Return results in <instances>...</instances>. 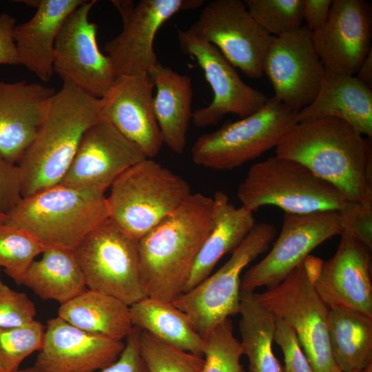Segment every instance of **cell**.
Listing matches in <instances>:
<instances>
[{
	"instance_id": "1",
	"label": "cell",
	"mask_w": 372,
	"mask_h": 372,
	"mask_svg": "<svg viewBox=\"0 0 372 372\" xmlns=\"http://www.w3.org/2000/svg\"><path fill=\"white\" fill-rule=\"evenodd\" d=\"M214 199L191 194L138 241L140 273L146 296L172 302L187 278L214 225Z\"/></svg>"
},
{
	"instance_id": "2",
	"label": "cell",
	"mask_w": 372,
	"mask_h": 372,
	"mask_svg": "<svg viewBox=\"0 0 372 372\" xmlns=\"http://www.w3.org/2000/svg\"><path fill=\"white\" fill-rule=\"evenodd\" d=\"M371 142L331 117L298 123L276 147L335 187L350 201H372Z\"/></svg>"
},
{
	"instance_id": "3",
	"label": "cell",
	"mask_w": 372,
	"mask_h": 372,
	"mask_svg": "<svg viewBox=\"0 0 372 372\" xmlns=\"http://www.w3.org/2000/svg\"><path fill=\"white\" fill-rule=\"evenodd\" d=\"M101 100L69 83L52 96L34 138L19 159L22 197L59 185L86 130L101 118Z\"/></svg>"
},
{
	"instance_id": "4",
	"label": "cell",
	"mask_w": 372,
	"mask_h": 372,
	"mask_svg": "<svg viewBox=\"0 0 372 372\" xmlns=\"http://www.w3.org/2000/svg\"><path fill=\"white\" fill-rule=\"evenodd\" d=\"M109 214L105 193L59 184L22 197L3 223L26 230L45 247L74 249Z\"/></svg>"
},
{
	"instance_id": "5",
	"label": "cell",
	"mask_w": 372,
	"mask_h": 372,
	"mask_svg": "<svg viewBox=\"0 0 372 372\" xmlns=\"http://www.w3.org/2000/svg\"><path fill=\"white\" fill-rule=\"evenodd\" d=\"M192 194L180 175L146 158L121 174L107 196L109 219L138 241Z\"/></svg>"
},
{
	"instance_id": "6",
	"label": "cell",
	"mask_w": 372,
	"mask_h": 372,
	"mask_svg": "<svg viewBox=\"0 0 372 372\" xmlns=\"http://www.w3.org/2000/svg\"><path fill=\"white\" fill-rule=\"evenodd\" d=\"M237 195L241 206L253 213L265 205L291 214L338 211L347 200L304 165L277 156L253 165Z\"/></svg>"
},
{
	"instance_id": "7",
	"label": "cell",
	"mask_w": 372,
	"mask_h": 372,
	"mask_svg": "<svg viewBox=\"0 0 372 372\" xmlns=\"http://www.w3.org/2000/svg\"><path fill=\"white\" fill-rule=\"evenodd\" d=\"M298 112L274 96L255 113L202 134L192 148L195 164L229 170L276 147L298 123Z\"/></svg>"
},
{
	"instance_id": "8",
	"label": "cell",
	"mask_w": 372,
	"mask_h": 372,
	"mask_svg": "<svg viewBox=\"0 0 372 372\" xmlns=\"http://www.w3.org/2000/svg\"><path fill=\"white\" fill-rule=\"evenodd\" d=\"M312 260L309 255L277 286L255 294L263 306L294 330L313 372H342L329 341V307L313 283Z\"/></svg>"
},
{
	"instance_id": "9",
	"label": "cell",
	"mask_w": 372,
	"mask_h": 372,
	"mask_svg": "<svg viewBox=\"0 0 372 372\" xmlns=\"http://www.w3.org/2000/svg\"><path fill=\"white\" fill-rule=\"evenodd\" d=\"M276 234L273 225L256 223L217 271L172 302L187 315L203 339L220 322L239 313L241 273L268 250Z\"/></svg>"
},
{
	"instance_id": "10",
	"label": "cell",
	"mask_w": 372,
	"mask_h": 372,
	"mask_svg": "<svg viewBox=\"0 0 372 372\" xmlns=\"http://www.w3.org/2000/svg\"><path fill=\"white\" fill-rule=\"evenodd\" d=\"M73 251L87 289L129 306L147 297L141 278L138 241L109 218Z\"/></svg>"
},
{
	"instance_id": "11",
	"label": "cell",
	"mask_w": 372,
	"mask_h": 372,
	"mask_svg": "<svg viewBox=\"0 0 372 372\" xmlns=\"http://www.w3.org/2000/svg\"><path fill=\"white\" fill-rule=\"evenodd\" d=\"M187 30L216 46L245 76H262L263 59L273 37L256 23L243 1L208 3Z\"/></svg>"
},
{
	"instance_id": "12",
	"label": "cell",
	"mask_w": 372,
	"mask_h": 372,
	"mask_svg": "<svg viewBox=\"0 0 372 372\" xmlns=\"http://www.w3.org/2000/svg\"><path fill=\"white\" fill-rule=\"evenodd\" d=\"M118 11L123 28L107 41L104 50L116 78L122 75L147 74L158 63L154 41L161 25L176 14L202 6L203 0L112 1Z\"/></svg>"
},
{
	"instance_id": "13",
	"label": "cell",
	"mask_w": 372,
	"mask_h": 372,
	"mask_svg": "<svg viewBox=\"0 0 372 372\" xmlns=\"http://www.w3.org/2000/svg\"><path fill=\"white\" fill-rule=\"evenodd\" d=\"M95 3L84 1L64 21L54 44L53 67L63 83L101 99L116 76L110 57L99 49L98 25L89 19Z\"/></svg>"
},
{
	"instance_id": "14",
	"label": "cell",
	"mask_w": 372,
	"mask_h": 372,
	"mask_svg": "<svg viewBox=\"0 0 372 372\" xmlns=\"http://www.w3.org/2000/svg\"><path fill=\"white\" fill-rule=\"evenodd\" d=\"M341 234L338 211L285 213L278 238L266 256L241 278V290L254 292L277 286L315 248Z\"/></svg>"
},
{
	"instance_id": "15",
	"label": "cell",
	"mask_w": 372,
	"mask_h": 372,
	"mask_svg": "<svg viewBox=\"0 0 372 372\" xmlns=\"http://www.w3.org/2000/svg\"><path fill=\"white\" fill-rule=\"evenodd\" d=\"M178 40L182 52L200 67L213 92L211 102L193 112L195 126L216 125L227 114L242 118L255 113L267 103L269 98L246 84L216 46L187 30H178Z\"/></svg>"
},
{
	"instance_id": "16",
	"label": "cell",
	"mask_w": 372,
	"mask_h": 372,
	"mask_svg": "<svg viewBox=\"0 0 372 372\" xmlns=\"http://www.w3.org/2000/svg\"><path fill=\"white\" fill-rule=\"evenodd\" d=\"M324 68L305 25L273 37L265 55L262 73L274 90V97L299 112L316 98Z\"/></svg>"
},
{
	"instance_id": "17",
	"label": "cell",
	"mask_w": 372,
	"mask_h": 372,
	"mask_svg": "<svg viewBox=\"0 0 372 372\" xmlns=\"http://www.w3.org/2000/svg\"><path fill=\"white\" fill-rule=\"evenodd\" d=\"M145 158L135 144L101 118L84 133L59 184L105 193L121 174Z\"/></svg>"
},
{
	"instance_id": "18",
	"label": "cell",
	"mask_w": 372,
	"mask_h": 372,
	"mask_svg": "<svg viewBox=\"0 0 372 372\" xmlns=\"http://www.w3.org/2000/svg\"><path fill=\"white\" fill-rule=\"evenodd\" d=\"M372 8L364 0H333L328 19L311 39L327 70L354 75L369 52Z\"/></svg>"
},
{
	"instance_id": "19",
	"label": "cell",
	"mask_w": 372,
	"mask_h": 372,
	"mask_svg": "<svg viewBox=\"0 0 372 372\" xmlns=\"http://www.w3.org/2000/svg\"><path fill=\"white\" fill-rule=\"evenodd\" d=\"M335 254L312 276L314 287L329 307L353 309L372 318L371 250L342 234Z\"/></svg>"
},
{
	"instance_id": "20",
	"label": "cell",
	"mask_w": 372,
	"mask_h": 372,
	"mask_svg": "<svg viewBox=\"0 0 372 372\" xmlns=\"http://www.w3.org/2000/svg\"><path fill=\"white\" fill-rule=\"evenodd\" d=\"M154 84L147 74L122 75L101 100V118L135 144L146 158L159 152L163 139L153 107Z\"/></svg>"
},
{
	"instance_id": "21",
	"label": "cell",
	"mask_w": 372,
	"mask_h": 372,
	"mask_svg": "<svg viewBox=\"0 0 372 372\" xmlns=\"http://www.w3.org/2000/svg\"><path fill=\"white\" fill-rule=\"evenodd\" d=\"M124 347L123 340L89 333L57 316L47 322L34 366L39 372H95L114 363Z\"/></svg>"
},
{
	"instance_id": "22",
	"label": "cell",
	"mask_w": 372,
	"mask_h": 372,
	"mask_svg": "<svg viewBox=\"0 0 372 372\" xmlns=\"http://www.w3.org/2000/svg\"><path fill=\"white\" fill-rule=\"evenodd\" d=\"M55 92L39 83L0 81V154L10 163L32 141Z\"/></svg>"
},
{
	"instance_id": "23",
	"label": "cell",
	"mask_w": 372,
	"mask_h": 372,
	"mask_svg": "<svg viewBox=\"0 0 372 372\" xmlns=\"http://www.w3.org/2000/svg\"><path fill=\"white\" fill-rule=\"evenodd\" d=\"M84 1H22L36 8V12L27 21L16 24L13 30L19 65L43 82L49 81L54 74V50L57 35L67 17Z\"/></svg>"
},
{
	"instance_id": "24",
	"label": "cell",
	"mask_w": 372,
	"mask_h": 372,
	"mask_svg": "<svg viewBox=\"0 0 372 372\" xmlns=\"http://www.w3.org/2000/svg\"><path fill=\"white\" fill-rule=\"evenodd\" d=\"M327 117L340 119L358 133L371 138L372 90L354 75L324 68L316 98L298 112V121L300 123Z\"/></svg>"
},
{
	"instance_id": "25",
	"label": "cell",
	"mask_w": 372,
	"mask_h": 372,
	"mask_svg": "<svg viewBox=\"0 0 372 372\" xmlns=\"http://www.w3.org/2000/svg\"><path fill=\"white\" fill-rule=\"evenodd\" d=\"M148 74L156 90L153 107L163 143L180 154L187 145L193 115L192 80L159 62Z\"/></svg>"
},
{
	"instance_id": "26",
	"label": "cell",
	"mask_w": 372,
	"mask_h": 372,
	"mask_svg": "<svg viewBox=\"0 0 372 372\" xmlns=\"http://www.w3.org/2000/svg\"><path fill=\"white\" fill-rule=\"evenodd\" d=\"M214 199V225L193 265L184 292L208 277L220 259L232 252L254 226V213L235 207L227 195L217 191Z\"/></svg>"
},
{
	"instance_id": "27",
	"label": "cell",
	"mask_w": 372,
	"mask_h": 372,
	"mask_svg": "<svg viewBox=\"0 0 372 372\" xmlns=\"http://www.w3.org/2000/svg\"><path fill=\"white\" fill-rule=\"evenodd\" d=\"M58 317L85 332L116 340L126 338L133 328L129 305L89 289L61 304Z\"/></svg>"
},
{
	"instance_id": "28",
	"label": "cell",
	"mask_w": 372,
	"mask_h": 372,
	"mask_svg": "<svg viewBox=\"0 0 372 372\" xmlns=\"http://www.w3.org/2000/svg\"><path fill=\"white\" fill-rule=\"evenodd\" d=\"M22 285L43 300H53L63 304L85 291L87 287L73 249L45 247L40 260H34Z\"/></svg>"
},
{
	"instance_id": "29",
	"label": "cell",
	"mask_w": 372,
	"mask_h": 372,
	"mask_svg": "<svg viewBox=\"0 0 372 372\" xmlns=\"http://www.w3.org/2000/svg\"><path fill=\"white\" fill-rule=\"evenodd\" d=\"M132 326L160 341L203 356L204 339L188 317L172 302L145 297L130 306Z\"/></svg>"
},
{
	"instance_id": "30",
	"label": "cell",
	"mask_w": 372,
	"mask_h": 372,
	"mask_svg": "<svg viewBox=\"0 0 372 372\" xmlns=\"http://www.w3.org/2000/svg\"><path fill=\"white\" fill-rule=\"evenodd\" d=\"M328 335L342 372L362 371L372 362V318L344 307H329Z\"/></svg>"
},
{
	"instance_id": "31",
	"label": "cell",
	"mask_w": 372,
	"mask_h": 372,
	"mask_svg": "<svg viewBox=\"0 0 372 372\" xmlns=\"http://www.w3.org/2000/svg\"><path fill=\"white\" fill-rule=\"evenodd\" d=\"M238 326L242 353L249 372H283L273 354L276 316L256 298L254 292L240 291Z\"/></svg>"
},
{
	"instance_id": "32",
	"label": "cell",
	"mask_w": 372,
	"mask_h": 372,
	"mask_svg": "<svg viewBox=\"0 0 372 372\" xmlns=\"http://www.w3.org/2000/svg\"><path fill=\"white\" fill-rule=\"evenodd\" d=\"M45 247L21 228L0 223V267L19 285L35 258Z\"/></svg>"
},
{
	"instance_id": "33",
	"label": "cell",
	"mask_w": 372,
	"mask_h": 372,
	"mask_svg": "<svg viewBox=\"0 0 372 372\" xmlns=\"http://www.w3.org/2000/svg\"><path fill=\"white\" fill-rule=\"evenodd\" d=\"M138 344L149 372H203V357L163 342L143 331Z\"/></svg>"
},
{
	"instance_id": "34",
	"label": "cell",
	"mask_w": 372,
	"mask_h": 372,
	"mask_svg": "<svg viewBox=\"0 0 372 372\" xmlns=\"http://www.w3.org/2000/svg\"><path fill=\"white\" fill-rule=\"evenodd\" d=\"M256 23L269 35L279 37L302 26L304 0H245Z\"/></svg>"
},
{
	"instance_id": "35",
	"label": "cell",
	"mask_w": 372,
	"mask_h": 372,
	"mask_svg": "<svg viewBox=\"0 0 372 372\" xmlns=\"http://www.w3.org/2000/svg\"><path fill=\"white\" fill-rule=\"evenodd\" d=\"M204 341L203 372H245L240 363L242 349L229 318L217 325Z\"/></svg>"
},
{
	"instance_id": "36",
	"label": "cell",
	"mask_w": 372,
	"mask_h": 372,
	"mask_svg": "<svg viewBox=\"0 0 372 372\" xmlns=\"http://www.w3.org/2000/svg\"><path fill=\"white\" fill-rule=\"evenodd\" d=\"M44 326L34 320L24 326L0 329V367L5 372H17L24 359L42 348Z\"/></svg>"
},
{
	"instance_id": "37",
	"label": "cell",
	"mask_w": 372,
	"mask_h": 372,
	"mask_svg": "<svg viewBox=\"0 0 372 372\" xmlns=\"http://www.w3.org/2000/svg\"><path fill=\"white\" fill-rule=\"evenodd\" d=\"M36 314L35 305L27 294L12 289L0 278V329L30 324Z\"/></svg>"
},
{
	"instance_id": "38",
	"label": "cell",
	"mask_w": 372,
	"mask_h": 372,
	"mask_svg": "<svg viewBox=\"0 0 372 372\" xmlns=\"http://www.w3.org/2000/svg\"><path fill=\"white\" fill-rule=\"evenodd\" d=\"M342 234L372 249V201L346 200L338 211Z\"/></svg>"
},
{
	"instance_id": "39",
	"label": "cell",
	"mask_w": 372,
	"mask_h": 372,
	"mask_svg": "<svg viewBox=\"0 0 372 372\" xmlns=\"http://www.w3.org/2000/svg\"><path fill=\"white\" fill-rule=\"evenodd\" d=\"M273 341L280 347L284 355L283 372H313L294 330L279 318Z\"/></svg>"
},
{
	"instance_id": "40",
	"label": "cell",
	"mask_w": 372,
	"mask_h": 372,
	"mask_svg": "<svg viewBox=\"0 0 372 372\" xmlns=\"http://www.w3.org/2000/svg\"><path fill=\"white\" fill-rule=\"evenodd\" d=\"M21 198L19 169L0 154V212L6 214Z\"/></svg>"
},
{
	"instance_id": "41",
	"label": "cell",
	"mask_w": 372,
	"mask_h": 372,
	"mask_svg": "<svg viewBox=\"0 0 372 372\" xmlns=\"http://www.w3.org/2000/svg\"><path fill=\"white\" fill-rule=\"evenodd\" d=\"M141 330L133 327L118 359L101 372H149L139 351Z\"/></svg>"
},
{
	"instance_id": "42",
	"label": "cell",
	"mask_w": 372,
	"mask_h": 372,
	"mask_svg": "<svg viewBox=\"0 0 372 372\" xmlns=\"http://www.w3.org/2000/svg\"><path fill=\"white\" fill-rule=\"evenodd\" d=\"M16 19L8 13L0 14V65H19L13 30Z\"/></svg>"
},
{
	"instance_id": "43",
	"label": "cell",
	"mask_w": 372,
	"mask_h": 372,
	"mask_svg": "<svg viewBox=\"0 0 372 372\" xmlns=\"http://www.w3.org/2000/svg\"><path fill=\"white\" fill-rule=\"evenodd\" d=\"M333 0H304L303 20L306 27L313 32L327 21Z\"/></svg>"
},
{
	"instance_id": "44",
	"label": "cell",
	"mask_w": 372,
	"mask_h": 372,
	"mask_svg": "<svg viewBox=\"0 0 372 372\" xmlns=\"http://www.w3.org/2000/svg\"><path fill=\"white\" fill-rule=\"evenodd\" d=\"M355 76L362 83L372 90V49L369 52Z\"/></svg>"
},
{
	"instance_id": "45",
	"label": "cell",
	"mask_w": 372,
	"mask_h": 372,
	"mask_svg": "<svg viewBox=\"0 0 372 372\" xmlns=\"http://www.w3.org/2000/svg\"><path fill=\"white\" fill-rule=\"evenodd\" d=\"M17 372H39L34 366L19 369Z\"/></svg>"
},
{
	"instance_id": "46",
	"label": "cell",
	"mask_w": 372,
	"mask_h": 372,
	"mask_svg": "<svg viewBox=\"0 0 372 372\" xmlns=\"http://www.w3.org/2000/svg\"><path fill=\"white\" fill-rule=\"evenodd\" d=\"M362 372H372V362L368 364L362 371Z\"/></svg>"
},
{
	"instance_id": "47",
	"label": "cell",
	"mask_w": 372,
	"mask_h": 372,
	"mask_svg": "<svg viewBox=\"0 0 372 372\" xmlns=\"http://www.w3.org/2000/svg\"><path fill=\"white\" fill-rule=\"evenodd\" d=\"M5 216L6 215L0 212V223L4 221Z\"/></svg>"
},
{
	"instance_id": "48",
	"label": "cell",
	"mask_w": 372,
	"mask_h": 372,
	"mask_svg": "<svg viewBox=\"0 0 372 372\" xmlns=\"http://www.w3.org/2000/svg\"><path fill=\"white\" fill-rule=\"evenodd\" d=\"M0 372H5V371L0 367Z\"/></svg>"
},
{
	"instance_id": "49",
	"label": "cell",
	"mask_w": 372,
	"mask_h": 372,
	"mask_svg": "<svg viewBox=\"0 0 372 372\" xmlns=\"http://www.w3.org/2000/svg\"><path fill=\"white\" fill-rule=\"evenodd\" d=\"M352 372H362V371H352Z\"/></svg>"
}]
</instances>
